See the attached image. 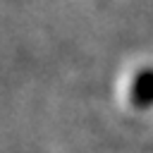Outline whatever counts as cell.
<instances>
[{"label":"cell","mask_w":153,"mask_h":153,"mask_svg":"<svg viewBox=\"0 0 153 153\" xmlns=\"http://www.w3.org/2000/svg\"><path fill=\"white\" fill-rule=\"evenodd\" d=\"M129 103L136 110L153 105V69H143L134 76L131 91H129Z\"/></svg>","instance_id":"cell-1"}]
</instances>
